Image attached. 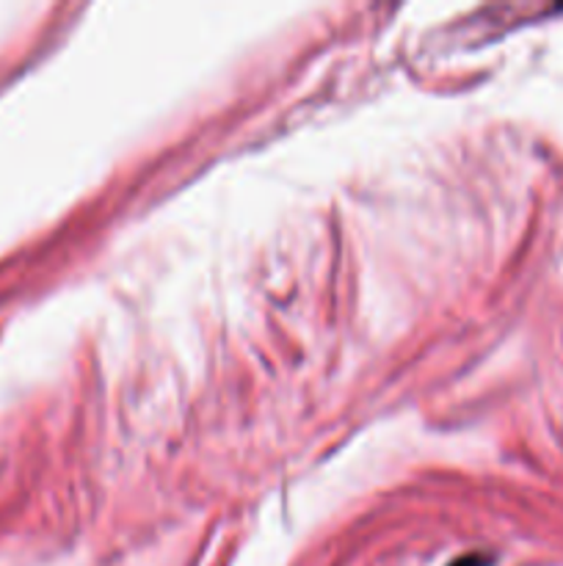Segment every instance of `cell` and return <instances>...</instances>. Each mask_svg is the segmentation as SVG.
<instances>
[{
    "label": "cell",
    "mask_w": 563,
    "mask_h": 566,
    "mask_svg": "<svg viewBox=\"0 0 563 566\" xmlns=\"http://www.w3.org/2000/svg\"><path fill=\"white\" fill-rule=\"evenodd\" d=\"M453 566H484L480 558H461V562H456Z\"/></svg>",
    "instance_id": "1"
}]
</instances>
